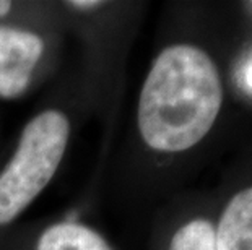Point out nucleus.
I'll return each instance as SVG.
<instances>
[{
    "instance_id": "nucleus-2",
    "label": "nucleus",
    "mask_w": 252,
    "mask_h": 250,
    "mask_svg": "<svg viewBox=\"0 0 252 250\" xmlns=\"http://www.w3.org/2000/svg\"><path fill=\"white\" fill-rule=\"evenodd\" d=\"M68 135L70 124L59 111H44L26 124L17 151L0 172V224L20 216L51 182Z\"/></svg>"
},
{
    "instance_id": "nucleus-8",
    "label": "nucleus",
    "mask_w": 252,
    "mask_h": 250,
    "mask_svg": "<svg viewBox=\"0 0 252 250\" xmlns=\"http://www.w3.org/2000/svg\"><path fill=\"white\" fill-rule=\"evenodd\" d=\"M10 10H12V3L7 2V0H0V17L8 15Z\"/></svg>"
},
{
    "instance_id": "nucleus-7",
    "label": "nucleus",
    "mask_w": 252,
    "mask_h": 250,
    "mask_svg": "<svg viewBox=\"0 0 252 250\" xmlns=\"http://www.w3.org/2000/svg\"><path fill=\"white\" fill-rule=\"evenodd\" d=\"M68 5H72L73 8H78V10H91L96 7H101L103 2H99V0H73V2H68Z\"/></svg>"
},
{
    "instance_id": "nucleus-5",
    "label": "nucleus",
    "mask_w": 252,
    "mask_h": 250,
    "mask_svg": "<svg viewBox=\"0 0 252 250\" xmlns=\"http://www.w3.org/2000/svg\"><path fill=\"white\" fill-rule=\"evenodd\" d=\"M36 250H112L109 244L88 226L63 221L41 234Z\"/></svg>"
},
{
    "instance_id": "nucleus-4",
    "label": "nucleus",
    "mask_w": 252,
    "mask_h": 250,
    "mask_svg": "<svg viewBox=\"0 0 252 250\" xmlns=\"http://www.w3.org/2000/svg\"><path fill=\"white\" fill-rule=\"evenodd\" d=\"M215 250H252V187L226 205L215 227Z\"/></svg>"
},
{
    "instance_id": "nucleus-1",
    "label": "nucleus",
    "mask_w": 252,
    "mask_h": 250,
    "mask_svg": "<svg viewBox=\"0 0 252 250\" xmlns=\"http://www.w3.org/2000/svg\"><path fill=\"white\" fill-rule=\"evenodd\" d=\"M221 103V80L210 56L190 44L169 46L142 86L138 130L157 151L189 150L210 132Z\"/></svg>"
},
{
    "instance_id": "nucleus-9",
    "label": "nucleus",
    "mask_w": 252,
    "mask_h": 250,
    "mask_svg": "<svg viewBox=\"0 0 252 250\" xmlns=\"http://www.w3.org/2000/svg\"><path fill=\"white\" fill-rule=\"evenodd\" d=\"M248 83L251 84V88H252V65H251V68H248Z\"/></svg>"
},
{
    "instance_id": "nucleus-6",
    "label": "nucleus",
    "mask_w": 252,
    "mask_h": 250,
    "mask_svg": "<svg viewBox=\"0 0 252 250\" xmlns=\"http://www.w3.org/2000/svg\"><path fill=\"white\" fill-rule=\"evenodd\" d=\"M168 250H215V226L197 218L179 227Z\"/></svg>"
},
{
    "instance_id": "nucleus-3",
    "label": "nucleus",
    "mask_w": 252,
    "mask_h": 250,
    "mask_svg": "<svg viewBox=\"0 0 252 250\" xmlns=\"http://www.w3.org/2000/svg\"><path fill=\"white\" fill-rule=\"evenodd\" d=\"M42 51L37 34L0 26V96L17 98L25 91Z\"/></svg>"
}]
</instances>
